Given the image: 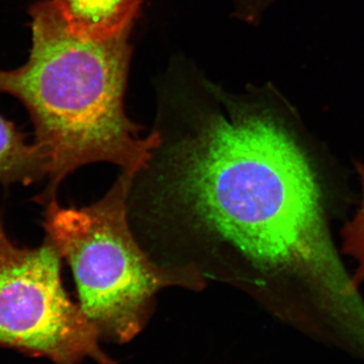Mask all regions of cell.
Returning <instances> with one entry per match:
<instances>
[{"label":"cell","instance_id":"obj_2","mask_svg":"<svg viewBox=\"0 0 364 364\" xmlns=\"http://www.w3.org/2000/svg\"><path fill=\"white\" fill-rule=\"evenodd\" d=\"M32 48L25 65L0 70V92L18 98L35 127L47 160L48 183L39 202L56 200L61 182L91 163L138 172L159 141L124 111L131 28L105 38L75 32L52 0L30 9Z\"/></svg>","mask_w":364,"mask_h":364},{"label":"cell","instance_id":"obj_4","mask_svg":"<svg viewBox=\"0 0 364 364\" xmlns=\"http://www.w3.org/2000/svg\"><path fill=\"white\" fill-rule=\"evenodd\" d=\"M61 259L48 239L18 247L0 221V347L54 364H116L100 349L97 326L64 289Z\"/></svg>","mask_w":364,"mask_h":364},{"label":"cell","instance_id":"obj_6","mask_svg":"<svg viewBox=\"0 0 364 364\" xmlns=\"http://www.w3.org/2000/svg\"><path fill=\"white\" fill-rule=\"evenodd\" d=\"M47 172L42 150L26 143L16 126L0 114V182L31 184L47 178Z\"/></svg>","mask_w":364,"mask_h":364},{"label":"cell","instance_id":"obj_8","mask_svg":"<svg viewBox=\"0 0 364 364\" xmlns=\"http://www.w3.org/2000/svg\"><path fill=\"white\" fill-rule=\"evenodd\" d=\"M272 1L273 0H235L236 14L242 20L249 23L257 21Z\"/></svg>","mask_w":364,"mask_h":364},{"label":"cell","instance_id":"obj_3","mask_svg":"<svg viewBox=\"0 0 364 364\" xmlns=\"http://www.w3.org/2000/svg\"><path fill=\"white\" fill-rule=\"evenodd\" d=\"M135 172L123 171L100 200L87 207L46 205L47 239L71 267L79 306L102 337L135 338L167 287L200 291L208 280L193 267L160 264L132 229L128 196Z\"/></svg>","mask_w":364,"mask_h":364},{"label":"cell","instance_id":"obj_5","mask_svg":"<svg viewBox=\"0 0 364 364\" xmlns=\"http://www.w3.org/2000/svg\"><path fill=\"white\" fill-rule=\"evenodd\" d=\"M67 25L90 37L105 38L131 28L141 0H52Z\"/></svg>","mask_w":364,"mask_h":364},{"label":"cell","instance_id":"obj_7","mask_svg":"<svg viewBox=\"0 0 364 364\" xmlns=\"http://www.w3.org/2000/svg\"><path fill=\"white\" fill-rule=\"evenodd\" d=\"M360 179L361 203L350 222L347 223L342 231L343 252L356 262L355 272L351 277L352 284L358 289L364 282V164L355 163Z\"/></svg>","mask_w":364,"mask_h":364},{"label":"cell","instance_id":"obj_1","mask_svg":"<svg viewBox=\"0 0 364 364\" xmlns=\"http://www.w3.org/2000/svg\"><path fill=\"white\" fill-rule=\"evenodd\" d=\"M195 81L161 92L159 141L132 181L129 221L141 246L299 327L352 322L364 304L333 245L291 105L267 86L234 95Z\"/></svg>","mask_w":364,"mask_h":364}]
</instances>
